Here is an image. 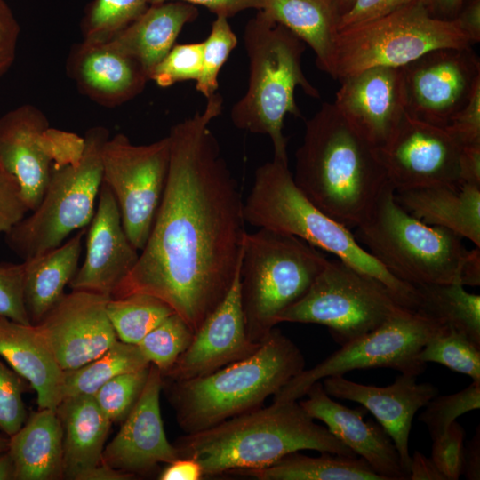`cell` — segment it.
<instances>
[{
    "mask_svg": "<svg viewBox=\"0 0 480 480\" xmlns=\"http://www.w3.org/2000/svg\"><path fill=\"white\" fill-rule=\"evenodd\" d=\"M444 130L460 147L480 144V84Z\"/></svg>",
    "mask_w": 480,
    "mask_h": 480,
    "instance_id": "46",
    "label": "cell"
},
{
    "mask_svg": "<svg viewBox=\"0 0 480 480\" xmlns=\"http://www.w3.org/2000/svg\"><path fill=\"white\" fill-rule=\"evenodd\" d=\"M340 82L339 112L376 149L383 147L407 115L402 67H373Z\"/></svg>",
    "mask_w": 480,
    "mask_h": 480,
    "instance_id": "18",
    "label": "cell"
},
{
    "mask_svg": "<svg viewBox=\"0 0 480 480\" xmlns=\"http://www.w3.org/2000/svg\"><path fill=\"white\" fill-rule=\"evenodd\" d=\"M0 356L36 391L38 408L56 411L64 370L36 325L0 316Z\"/></svg>",
    "mask_w": 480,
    "mask_h": 480,
    "instance_id": "26",
    "label": "cell"
},
{
    "mask_svg": "<svg viewBox=\"0 0 480 480\" xmlns=\"http://www.w3.org/2000/svg\"><path fill=\"white\" fill-rule=\"evenodd\" d=\"M261 11L283 25L316 54L317 68L329 75L338 15L327 0H260Z\"/></svg>",
    "mask_w": 480,
    "mask_h": 480,
    "instance_id": "31",
    "label": "cell"
},
{
    "mask_svg": "<svg viewBox=\"0 0 480 480\" xmlns=\"http://www.w3.org/2000/svg\"><path fill=\"white\" fill-rule=\"evenodd\" d=\"M28 389V382L0 359V431L9 437L29 415L22 399Z\"/></svg>",
    "mask_w": 480,
    "mask_h": 480,
    "instance_id": "43",
    "label": "cell"
},
{
    "mask_svg": "<svg viewBox=\"0 0 480 480\" xmlns=\"http://www.w3.org/2000/svg\"><path fill=\"white\" fill-rule=\"evenodd\" d=\"M418 359L425 364H443L472 380H480V347L448 327H444L423 346Z\"/></svg>",
    "mask_w": 480,
    "mask_h": 480,
    "instance_id": "37",
    "label": "cell"
},
{
    "mask_svg": "<svg viewBox=\"0 0 480 480\" xmlns=\"http://www.w3.org/2000/svg\"><path fill=\"white\" fill-rule=\"evenodd\" d=\"M139 255L123 228L115 196L102 182L88 229L85 258L68 285L71 290L111 298L136 265Z\"/></svg>",
    "mask_w": 480,
    "mask_h": 480,
    "instance_id": "21",
    "label": "cell"
},
{
    "mask_svg": "<svg viewBox=\"0 0 480 480\" xmlns=\"http://www.w3.org/2000/svg\"><path fill=\"white\" fill-rule=\"evenodd\" d=\"M66 68L82 94L108 108L132 100L149 81L140 65L110 41L75 44Z\"/></svg>",
    "mask_w": 480,
    "mask_h": 480,
    "instance_id": "25",
    "label": "cell"
},
{
    "mask_svg": "<svg viewBox=\"0 0 480 480\" xmlns=\"http://www.w3.org/2000/svg\"><path fill=\"white\" fill-rule=\"evenodd\" d=\"M416 380V376L400 373L386 387L360 384L343 376L327 377L322 382L330 396L356 402L375 417L392 439L408 476V442L413 417L438 394L435 385L418 383Z\"/></svg>",
    "mask_w": 480,
    "mask_h": 480,
    "instance_id": "22",
    "label": "cell"
},
{
    "mask_svg": "<svg viewBox=\"0 0 480 480\" xmlns=\"http://www.w3.org/2000/svg\"><path fill=\"white\" fill-rule=\"evenodd\" d=\"M204 478L198 461L191 458H178L160 472V480H200Z\"/></svg>",
    "mask_w": 480,
    "mask_h": 480,
    "instance_id": "52",
    "label": "cell"
},
{
    "mask_svg": "<svg viewBox=\"0 0 480 480\" xmlns=\"http://www.w3.org/2000/svg\"><path fill=\"white\" fill-rule=\"evenodd\" d=\"M459 283L463 286L480 285V247L466 251L459 272Z\"/></svg>",
    "mask_w": 480,
    "mask_h": 480,
    "instance_id": "55",
    "label": "cell"
},
{
    "mask_svg": "<svg viewBox=\"0 0 480 480\" xmlns=\"http://www.w3.org/2000/svg\"><path fill=\"white\" fill-rule=\"evenodd\" d=\"M85 228L60 246L23 260V298L30 324H39L62 299L76 275Z\"/></svg>",
    "mask_w": 480,
    "mask_h": 480,
    "instance_id": "30",
    "label": "cell"
},
{
    "mask_svg": "<svg viewBox=\"0 0 480 480\" xmlns=\"http://www.w3.org/2000/svg\"><path fill=\"white\" fill-rule=\"evenodd\" d=\"M407 114L444 128L480 84L472 47L429 51L402 67Z\"/></svg>",
    "mask_w": 480,
    "mask_h": 480,
    "instance_id": "15",
    "label": "cell"
},
{
    "mask_svg": "<svg viewBox=\"0 0 480 480\" xmlns=\"http://www.w3.org/2000/svg\"><path fill=\"white\" fill-rule=\"evenodd\" d=\"M203 43L175 44L166 56L154 68L149 80L159 87L199 77L202 68Z\"/></svg>",
    "mask_w": 480,
    "mask_h": 480,
    "instance_id": "42",
    "label": "cell"
},
{
    "mask_svg": "<svg viewBox=\"0 0 480 480\" xmlns=\"http://www.w3.org/2000/svg\"><path fill=\"white\" fill-rule=\"evenodd\" d=\"M109 299L72 290L36 324L64 371L93 360L118 340L107 314Z\"/></svg>",
    "mask_w": 480,
    "mask_h": 480,
    "instance_id": "17",
    "label": "cell"
},
{
    "mask_svg": "<svg viewBox=\"0 0 480 480\" xmlns=\"http://www.w3.org/2000/svg\"><path fill=\"white\" fill-rule=\"evenodd\" d=\"M0 480H15V467L8 451L0 453Z\"/></svg>",
    "mask_w": 480,
    "mask_h": 480,
    "instance_id": "58",
    "label": "cell"
},
{
    "mask_svg": "<svg viewBox=\"0 0 480 480\" xmlns=\"http://www.w3.org/2000/svg\"><path fill=\"white\" fill-rule=\"evenodd\" d=\"M84 138L81 158L54 165L37 208L5 234L8 246L23 260L60 246L92 219L102 184L101 152L109 132L95 126Z\"/></svg>",
    "mask_w": 480,
    "mask_h": 480,
    "instance_id": "10",
    "label": "cell"
},
{
    "mask_svg": "<svg viewBox=\"0 0 480 480\" xmlns=\"http://www.w3.org/2000/svg\"><path fill=\"white\" fill-rule=\"evenodd\" d=\"M356 228L357 242L397 279L414 287L459 283L462 237L408 213L390 183Z\"/></svg>",
    "mask_w": 480,
    "mask_h": 480,
    "instance_id": "7",
    "label": "cell"
},
{
    "mask_svg": "<svg viewBox=\"0 0 480 480\" xmlns=\"http://www.w3.org/2000/svg\"><path fill=\"white\" fill-rule=\"evenodd\" d=\"M453 20L473 44L480 41V0L463 3Z\"/></svg>",
    "mask_w": 480,
    "mask_h": 480,
    "instance_id": "51",
    "label": "cell"
},
{
    "mask_svg": "<svg viewBox=\"0 0 480 480\" xmlns=\"http://www.w3.org/2000/svg\"><path fill=\"white\" fill-rule=\"evenodd\" d=\"M423 0H354L351 6L340 16L337 31L363 24Z\"/></svg>",
    "mask_w": 480,
    "mask_h": 480,
    "instance_id": "48",
    "label": "cell"
},
{
    "mask_svg": "<svg viewBox=\"0 0 480 480\" xmlns=\"http://www.w3.org/2000/svg\"><path fill=\"white\" fill-rule=\"evenodd\" d=\"M218 92L202 111L172 126L164 194L138 261L111 298L155 296L195 333L239 272L244 202L210 129L222 112Z\"/></svg>",
    "mask_w": 480,
    "mask_h": 480,
    "instance_id": "1",
    "label": "cell"
},
{
    "mask_svg": "<svg viewBox=\"0 0 480 480\" xmlns=\"http://www.w3.org/2000/svg\"><path fill=\"white\" fill-rule=\"evenodd\" d=\"M243 210L250 225L296 236L335 255L382 283L401 306L415 309L416 288L390 274L349 228L315 206L294 183L288 163L273 158L257 168Z\"/></svg>",
    "mask_w": 480,
    "mask_h": 480,
    "instance_id": "5",
    "label": "cell"
},
{
    "mask_svg": "<svg viewBox=\"0 0 480 480\" xmlns=\"http://www.w3.org/2000/svg\"><path fill=\"white\" fill-rule=\"evenodd\" d=\"M465 430L456 420L444 435L433 440L431 460L446 480H458L465 463Z\"/></svg>",
    "mask_w": 480,
    "mask_h": 480,
    "instance_id": "44",
    "label": "cell"
},
{
    "mask_svg": "<svg viewBox=\"0 0 480 480\" xmlns=\"http://www.w3.org/2000/svg\"><path fill=\"white\" fill-rule=\"evenodd\" d=\"M196 6L180 1L150 4L110 42L134 59L148 76L175 44L182 28L198 16Z\"/></svg>",
    "mask_w": 480,
    "mask_h": 480,
    "instance_id": "28",
    "label": "cell"
},
{
    "mask_svg": "<svg viewBox=\"0 0 480 480\" xmlns=\"http://www.w3.org/2000/svg\"><path fill=\"white\" fill-rule=\"evenodd\" d=\"M463 474L468 480L480 479V428H476V433L465 448V463Z\"/></svg>",
    "mask_w": 480,
    "mask_h": 480,
    "instance_id": "56",
    "label": "cell"
},
{
    "mask_svg": "<svg viewBox=\"0 0 480 480\" xmlns=\"http://www.w3.org/2000/svg\"><path fill=\"white\" fill-rule=\"evenodd\" d=\"M321 453L311 457L293 452L268 467L235 475L258 480H384L362 458Z\"/></svg>",
    "mask_w": 480,
    "mask_h": 480,
    "instance_id": "32",
    "label": "cell"
},
{
    "mask_svg": "<svg viewBox=\"0 0 480 480\" xmlns=\"http://www.w3.org/2000/svg\"><path fill=\"white\" fill-rule=\"evenodd\" d=\"M410 480H446L445 476L436 468L431 458L415 451L411 456L409 467Z\"/></svg>",
    "mask_w": 480,
    "mask_h": 480,
    "instance_id": "54",
    "label": "cell"
},
{
    "mask_svg": "<svg viewBox=\"0 0 480 480\" xmlns=\"http://www.w3.org/2000/svg\"><path fill=\"white\" fill-rule=\"evenodd\" d=\"M149 365L137 345L117 340L93 360L76 369L64 371L62 399L81 395L92 396L112 378Z\"/></svg>",
    "mask_w": 480,
    "mask_h": 480,
    "instance_id": "34",
    "label": "cell"
},
{
    "mask_svg": "<svg viewBox=\"0 0 480 480\" xmlns=\"http://www.w3.org/2000/svg\"><path fill=\"white\" fill-rule=\"evenodd\" d=\"M202 43V68L196 81V89L207 99L217 92L220 71L231 52L236 47L237 37L230 27L228 19L216 16L210 34Z\"/></svg>",
    "mask_w": 480,
    "mask_h": 480,
    "instance_id": "39",
    "label": "cell"
},
{
    "mask_svg": "<svg viewBox=\"0 0 480 480\" xmlns=\"http://www.w3.org/2000/svg\"><path fill=\"white\" fill-rule=\"evenodd\" d=\"M305 396L307 399L299 402L305 412L324 422L336 438L384 480H409L392 439L380 424L364 420L368 411L364 406L351 409L334 401L321 381L314 383Z\"/></svg>",
    "mask_w": 480,
    "mask_h": 480,
    "instance_id": "23",
    "label": "cell"
},
{
    "mask_svg": "<svg viewBox=\"0 0 480 480\" xmlns=\"http://www.w3.org/2000/svg\"><path fill=\"white\" fill-rule=\"evenodd\" d=\"M395 199L420 221L447 228L480 247V185L460 182L395 191Z\"/></svg>",
    "mask_w": 480,
    "mask_h": 480,
    "instance_id": "27",
    "label": "cell"
},
{
    "mask_svg": "<svg viewBox=\"0 0 480 480\" xmlns=\"http://www.w3.org/2000/svg\"><path fill=\"white\" fill-rule=\"evenodd\" d=\"M15 480L63 479L62 429L55 410L38 408L9 440Z\"/></svg>",
    "mask_w": 480,
    "mask_h": 480,
    "instance_id": "29",
    "label": "cell"
},
{
    "mask_svg": "<svg viewBox=\"0 0 480 480\" xmlns=\"http://www.w3.org/2000/svg\"><path fill=\"white\" fill-rule=\"evenodd\" d=\"M461 147L444 128L410 116L377 149L395 191L460 183Z\"/></svg>",
    "mask_w": 480,
    "mask_h": 480,
    "instance_id": "16",
    "label": "cell"
},
{
    "mask_svg": "<svg viewBox=\"0 0 480 480\" xmlns=\"http://www.w3.org/2000/svg\"><path fill=\"white\" fill-rule=\"evenodd\" d=\"M472 45L453 20L434 17L423 2H419L338 30L329 76L340 81L373 67H404L435 49Z\"/></svg>",
    "mask_w": 480,
    "mask_h": 480,
    "instance_id": "9",
    "label": "cell"
},
{
    "mask_svg": "<svg viewBox=\"0 0 480 480\" xmlns=\"http://www.w3.org/2000/svg\"><path fill=\"white\" fill-rule=\"evenodd\" d=\"M292 177L315 206L349 229L362 222L389 183L377 149L333 102H324L306 121Z\"/></svg>",
    "mask_w": 480,
    "mask_h": 480,
    "instance_id": "2",
    "label": "cell"
},
{
    "mask_svg": "<svg viewBox=\"0 0 480 480\" xmlns=\"http://www.w3.org/2000/svg\"><path fill=\"white\" fill-rule=\"evenodd\" d=\"M84 138L50 127L45 115L23 104L0 117V162L18 180L29 211L42 201L54 165L78 161Z\"/></svg>",
    "mask_w": 480,
    "mask_h": 480,
    "instance_id": "14",
    "label": "cell"
},
{
    "mask_svg": "<svg viewBox=\"0 0 480 480\" xmlns=\"http://www.w3.org/2000/svg\"><path fill=\"white\" fill-rule=\"evenodd\" d=\"M172 313L164 301L145 293L110 298L107 304V314L117 339L135 345Z\"/></svg>",
    "mask_w": 480,
    "mask_h": 480,
    "instance_id": "35",
    "label": "cell"
},
{
    "mask_svg": "<svg viewBox=\"0 0 480 480\" xmlns=\"http://www.w3.org/2000/svg\"><path fill=\"white\" fill-rule=\"evenodd\" d=\"M340 18L351 6L354 0H327ZM339 20V19H338Z\"/></svg>",
    "mask_w": 480,
    "mask_h": 480,
    "instance_id": "59",
    "label": "cell"
},
{
    "mask_svg": "<svg viewBox=\"0 0 480 480\" xmlns=\"http://www.w3.org/2000/svg\"><path fill=\"white\" fill-rule=\"evenodd\" d=\"M260 344L251 341L246 334L238 272L224 300L207 316L194 333L188 348L162 377L184 380L205 376L252 356Z\"/></svg>",
    "mask_w": 480,
    "mask_h": 480,
    "instance_id": "20",
    "label": "cell"
},
{
    "mask_svg": "<svg viewBox=\"0 0 480 480\" xmlns=\"http://www.w3.org/2000/svg\"><path fill=\"white\" fill-rule=\"evenodd\" d=\"M28 211L18 180L0 162V233L6 234Z\"/></svg>",
    "mask_w": 480,
    "mask_h": 480,
    "instance_id": "47",
    "label": "cell"
},
{
    "mask_svg": "<svg viewBox=\"0 0 480 480\" xmlns=\"http://www.w3.org/2000/svg\"><path fill=\"white\" fill-rule=\"evenodd\" d=\"M149 366L119 374L92 395L99 407L113 424H121L134 407L146 385Z\"/></svg>",
    "mask_w": 480,
    "mask_h": 480,
    "instance_id": "40",
    "label": "cell"
},
{
    "mask_svg": "<svg viewBox=\"0 0 480 480\" xmlns=\"http://www.w3.org/2000/svg\"><path fill=\"white\" fill-rule=\"evenodd\" d=\"M20 36L19 23L4 0H0V77L12 67Z\"/></svg>",
    "mask_w": 480,
    "mask_h": 480,
    "instance_id": "49",
    "label": "cell"
},
{
    "mask_svg": "<svg viewBox=\"0 0 480 480\" xmlns=\"http://www.w3.org/2000/svg\"><path fill=\"white\" fill-rule=\"evenodd\" d=\"M419 416L424 423L432 440L445 434L450 425L458 417L480 407V380L472 383L464 389L451 395L434 396Z\"/></svg>",
    "mask_w": 480,
    "mask_h": 480,
    "instance_id": "41",
    "label": "cell"
},
{
    "mask_svg": "<svg viewBox=\"0 0 480 480\" xmlns=\"http://www.w3.org/2000/svg\"><path fill=\"white\" fill-rule=\"evenodd\" d=\"M24 263L0 264V316L31 324L24 304Z\"/></svg>",
    "mask_w": 480,
    "mask_h": 480,
    "instance_id": "45",
    "label": "cell"
},
{
    "mask_svg": "<svg viewBox=\"0 0 480 480\" xmlns=\"http://www.w3.org/2000/svg\"><path fill=\"white\" fill-rule=\"evenodd\" d=\"M150 5V0H92L82 21L83 40L110 41Z\"/></svg>",
    "mask_w": 480,
    "mask_h": 480,
    "instance_id": "36",
    "label": "cell"
},
{
    "mask_svg": "<svg viewBox=\"0 0 480 480\" xmlns=\"http://www.w3.org/2000/svg\"><path fill=\"white\" fill-rule=\"evenodd\" d=\"M460 182L480 185V144L461 147Z\"/></svg>",
    "mask_w": 480,
    "mask_h": 480,
    "instance_id": "53",
    "label": "cell"
},
{
    "mask_svg": "<svg viewBox=\"0 0 480 480\" xmlns=\"http://www.w3.org/2000/svg\"><path fill=\"white\" fill-rule=\"evenodd\" d=\"M62 429L63 479L128 480L103 462V451L112 422L92 396H68L56 408Z\"/></svg>",
    "mask_w": 480,
    "mask_h": 480,
    "instance_id": "24",
    "label": "cell"
},
{
    "mask_svg": "<svg viewBox=\"0 0 480 480\" xmlns=\"http://www.w3.org/2000/svg\"><path fill=\"white\" fill-rule=\"evenodd\" d=\"M420 312L452 329L480 347V296L453 282L415 287Z\"/></svg>",
    "mask_w": 480,
    "mask_h": 480,
    "instance_id": "33",
    "label": "cell"
},
{
    "mask_svg": "<svg viewBox=\"0 0 480 480\" xmlns=\"http://www.w3.org/2000/svg\"><path fill=\"white\" fill-rule=\"evenodd\" d=\"M403 308L377 279L340 259L328 260L305 295L276 322L324 325L343 346L379 327Z\"/></svg>",
    "mask_w": 480,
    "mask_h": 480,
    "instance_id": "11",
    "label": "cell"
},
{
    "mask_svg": "<svg viewBox=\"0 0 480 480\" xmlns=\"http://www.w3.org/2000/svg\"><path fill=\"white\" fill-rule=\"evenodd\" d=\"M172 444L179 458L199 462L204 478L265 468L302 450L356 457L326 427L316 423L298 401L272 402L184 434Z\"/></svg>",
    "mask_w": 480,
    "mask_h": 480,
    "instance_id": "3",
    "label": "cell"
},
{
    "mask_svg": "<svg viewBox=\"0 0 480 480\" xmlns=\"http://www.w3.org/2000/svg\"><path fill=\"white\" fill-rule=\"evenodd\" d=\"M305 365L297 345L274 327L252 356L195 379L162 377V391L178 425L189 434L263 406Z\"/></svg>",
    "mask_w": 480,
    "mask_h": 480,
    "instance_id": "4",
    "label": "cell"
},
{
    "mask_svg": "<svg viewBox=\"0 0 480 480\" xmlns=\"http://www.w3.org/2000/svg\"><path fill=\"white\" fill-rule=\"evenodd\" d=\"M193 336L194 332L185 320L172 313L146 334L137 346L147 360L164 374L188 348Z\"/></svg>",
    "mask_w": 480,
    "mask_h": 480,
    "instance_id": "38",
    "label": "cell"
},
{
    "mask_svg": "<svg viewBox=\"0 0 480 480\" xmlns=\"http://www.w3.org/2000/svg\"><path fill=\"white\" fill-rule=\"evenodd\" d=\"M10 437L0 434V453L8 450Z\"/></svg>",
    "mask_w": 480,
    "mask_h": 480,
    "instance_id": "60",
    "label": "cell"
},
{
    "mask_svg": "<svg viewBox=\"0 0 480 480\" xmlns=\"http://www.w3.org/2000/svg\"><path fill=\"white\" fill-rule=\"evenodd\" d=\"M444 327L439 322L403 308L379 327L340 346L314 367L304 369L273 397V402L298 401L316 382L355 370L389 368L418 377L426 364L418 359L423 346Z\"/></svg>",
    "mask_w": 480,
    "mask_h": 480,
    "instance_id": "12",
    "label": "cell"
},
{
    "mask_svg": "<svg viewBox=\"0 0 480 480\" xmlns=\"http://www.w3.org/2000/svg\"><path fill=\"white\" fill-rule=\"evenodd\" d=\"M167 1H180L195 6L201 5L216 16H224L228 19L248 9L259 11L261 8L260 0H150V4Z\"/></svg>",
    "mask_w": 480,
    "mask_h": 480,
    "instance_id": "50",
    "label": "cell"
},
{
    "mask_svg": "<svg viewBox=\"0 0 480 480\" xmlns=\"http://www.w3.org/2000/svg\"><path fill=\"white\" fill-rule=\"evenodd\" d=\"M244 43L249 60L248 87L232 107L231 121L240 130L268 136L273 158L288 163L284 118L302 117L295 90L300 87L308 96L320 98L302 70L306 44L261 11L246 23Z\"/></svg>",
    "mask_w": 480,
    "mask_h": 480,
    "instance_id": "6",
    "label": "cell"
},
{
    "mask_svg": "<svg viewBox=\"0 0 480 480\" xmlns=\"http://www.w3.org/2000/svg\"><path fill=\"white\" fill-rule=\"evenodd\" d=\"M465 0H423L429 12L436 18L453 20Z\"/></svg>",
    "mask_w": 480,
    "mask_h": 480,
    "instance_id": "57",
    "label": "cell"
},
{
    "mask_svg": "<svg viewBox=\"0 0 480 480\" xmlns=\"http://www.w3.org/2000/svg\"><path fill=\"white\" fill-rule=\"evenodd\" d=\"M328 259L307 242L259 228L245 233L240 264V299L246 334L261 343L277 317L308 292Z\"/></svg>",
    "mask_w": 480,
    "mask_h": 480,
    "instance_id": "8",
    "label": "cell"
},
{
    "mask_svg": "<svg viewBox=\"0 0 480 480\" xmlns=\"http://www.w3.org/2000/svg\"><path fill=\"white\" fill-rule=\"evenodd\" d=\"M161 372L150 364L143 391L121 428L103 451V462L133 476L148 475L159 464L179 458L166 437L160 409Z\"/></svg>",
    "mask_w": 480,
    "mask_h": 480,
    "instance_id": "19",
    "label": "cell"
},
{
    "mask_svg": "<svg viewBox=\"0 0 480 480\" xmlns=\"http://www.w3.org/2000/svg\"><path fill=\"white\" fill-rule=\"evenodd\" d=\"M101 159L102 182L115 196L127 237L141 251L166 184L169 137L150 144L135 145L126 135L117 133L106 140Z\"/></svg>",
    "mask_w": 480,
    "mask_h": 480,
    "instance_id": "13",
    "label": "cell"
}]
</instances>
